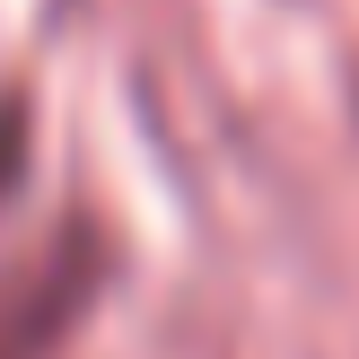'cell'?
Segmentation results:
<instances>
[{
    "label": "cell",
    "instance_id": "obj_1",
    "mask_svg": "<svg viewBox=\"0 0 359 359\" xmlns=\"http://www.w3.org/2000/svg\"><path fill=\"white\" fill-rule=\"evenodd\" d=\"M97 290H105L97 228H62L44 255H27L18 272H0V359H44L88 316Z\"/></svg>",
    "mask_w": 359,
    "mask_h": 359
},
{
    "label": "cell",
    "instance_id": "obj_2",
    "mask_svg": "<svg viewBox=\"0 0 359 359\" xmlns=\"http://www.w3.org/2000/svg\"><path fill=\"white\" fill-rule=\"evenodd\" d=\"M18 175V105H0V184Z\"/></svg>",
    "mask_w": 359,
    "mask_h": 359
}]
</instances>
